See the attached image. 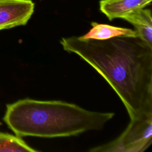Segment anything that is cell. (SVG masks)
<instances>
[{"label": "cell", "instance_id": "obj_1", "mask_svg": "<svg viewBox=\"0 0 152 152\" xmlns=\"http://www.w3.org/2000/svg\"><path fill=\"white\" fill-rule=\"evenodd\" d=\"M64 50L91 66L112 87L134 120L152 113V47L139 37L99 40L62 37Z\"/></svg>", "mask_w": 152, "mask_h": 152}, {"label": "cell", "instance_id": "obj_2", "mask_svg": "<svg viewBox=\"0 0 152 152\" xmlns=\"http://www.w3.org/2000/svg\"><path fill=\"white\" fill-rule=\"evenodd\" d=\"M114 116L61 100L26 98L7 104L3 120L19 137L57 138L100 130Z\"/></svg>", "mask_w": 152, "mask_h": 152}, {"label": "cell", "instance_id": "obj_3", "mask_svg": "<svg viewBox=\"0 0 152 152\" xmlns=\"http://www.w3.org/2000/svg\"><path fill=\"white\" fill-rule=\"evenodd\" d=\"M152 143V113L130 120L115 140L89 149L91 152H143Z\"/></svg>", "mask_w": 152, "mask_h": 152}, {"label": "cell", "instance_id": "obj_4", "mask_svg": "<svg viewBox=\"0 0 152 152\" xmlns=\"http://www.w3.org/2000/svg\"><path fill=\"white\" fill-rule=\"evenodd\" d=\"M34 10L31 0H0V30L26 25Z\"/></svg>", "mask_w": 152, "mask_h": 152}, {"label": "cell", "instance_id": "obj_5", "mask_svg": "<svg viewBox=\"0 0 152 152\" xmlns=\"http://www.w3.org/2000/svg\"><path fill=\"white\" fill-rule=\"evenodd\" d=\"M152 0H101L100 11L109 20L122 18L126 14L150 4Z\"/></svg>", "mask_w": 152, "mask_h": 152}, {"label": "cell", "instance_id": "obj_6", "mask_svg": "<svg viewBox=\"0 0 152 152\" xmlns=\"http://www.w3.org/2000/svg\"><path fill=\"white\" fill-rule=\"evenodd\" d=\"M135 27L138 36L152 47V16L150 9L140 8L122 18Z\"/></svg>", "mask_w": 152, "mask_h": 152}, {"label": "cell", "instance_id": "obj_7", "mask_svg": "<svg viewBox=\"0 0 152 152\" xmlns=\"http://www.w3.org/2000/svg\"><path fill=\"white\" fill-rule=\"evenodd\" d=\"M91 26L92 28L86 34L80 36L81 38L104 40L119 36H138L137 31L131 28L99 24L96 22H92Z\"/></svg>", "mask_w": 152, "mask_h": 152}, {"label": "cell", "instance_id": "obj_8", "mask_svg": "<svg viewBox=\"0 0 152 152\" xmlns=\"http://www.w3.org/2000/svg\"><path fill=\"white\" fill-rule=\"evenodd\" d=\"M21 137L0 132V152H37Z\"/></svg>", "mask_w": 152, "mask_h": 152}, {"label": "cell", "instance_id": "obj_9", "mask_svg": "<svg viewBox=\"0 0 152 152\" xmlns=\"http://www.w3.org/2000/svg\"><path fill=\"white\" fill-rule=\"evenodd\" d=\"M2 125V123H1V122L0 121V125Z\"/></svg>", "mask_w": 152, "mask_h": 152}]
</instances>
